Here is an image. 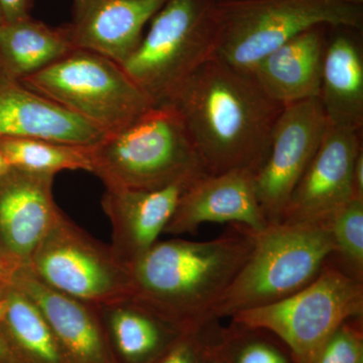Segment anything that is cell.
<instances>
[{
	"mask_svg": "<svg viewBox=\"0 0 363 363\" xmlns=\"http://www.w3.org/2000/svg\"><path fill=\"white\" fill-rule=\"evenodd\" d=\"M207 175L248 171L266 162L283 104L262 90L250 73L213 57L172 95Z\"/></svg>",
	"mask_w": 363,
	"mask_h": 363,
	"instance_id": "cell-1",
	"label": "cell"
},
{
	"mask_svg": "<svg viewBox=\"0 0 363 363\" xmlns=\"http://www.w3.org/2000/svg\"><path fill=\"white\" fill-rule=\"evenodd\" d=\"M255 233L231 224L211 240H157L130 266L133 298L183 331L204 326L250 257Z\"/></svg>",
	"mask_w": 363,
	"mask_h": 363,
	"instance_id": "cell-2",
	"label": "cell"
},
{
	"mask_svg": "<svg viewBox=\"0 0 363 363\" xmlns=\"http://www.w3.org/2000/svg\"><path fill=\"white\" fill-rule=\"evenodd\" d=\"M204 172L180 114L172 105L150 108L91 145V171L105 188L155 190Z\"/></svg>",
	"mask_w": 363,
	"mask_h": 363,
	"instance_id": "cell-3",
	"label": "cell"
},
{
	"mask_svg": "<svg viewBox=\"0 0 363 363\" xmlns=\"http://www.w3.org/2000/svg\"><path fill=\"white\" fill-rule=\"evenodd\" d=\"M333 250L328 226L269 224L255 233L250 257L215 305L211 320L290 297L319 276Z\"/></svg>",
	"mask_w": 363,
	"mask_h": 363,
	"instance_id": "cell-4",
	"label": "cell"
},
{
	"mask_svg": "<svg viewBox=\"0 0 363 363\" xmlns=\"http://www.w3.org/2000/svg\"><path fill=\"white\" fill-rule=\"evenodd\" d=\"M123 69L156 105L213 58L220 21L218 0H166Z\"/></svg>",
	"mask_w": 363,
	"mask_h": 363,
	"instance_id": "cell-5",
	"label": "cell"
},
{
	"mask_svg": "<svg viewBox=\"0 0 363 363\" xmlns=\"http://www.w3.org/2000/svg\"><path fill=\"white\" fill-rule=\"evenodd\" d=\"M215 56L250 73L281 45L319 25L363 30V6L350 0H218Z\"/></svg>",
	"mask_w": 363,
	"mask_h": 363,
	"instance_id": "cell-6",
	"label": "cell"
},
{
	"mask_svg": "<svg viewBox=\"0 0 363 363\" xmlns=\"http://www.w3.org/2000/svg\"><path fill=\"white\" fill-rule=\"evenodd\" d=\"M21 83L108 135L156 106L123 66L85 50H74Z\"/></svg>",
	"mask_w": 363,
	"mask_h": 363,
	"instance_id": "cell-7",
	"label": "cell"
},
{
	"mask_svg": "<svg viewBox=\"0 0 363 363\" xmlns=\"http://www.w3.org/2000/svg\"><path fill=\"white\" fill-rule=\"evenodd\" d=\"M359 317H363L362 281L328 262L312 283L290 297L229 319L272 332L298 363H311L343 322Z\"/></svg>",
	"mask_w": 363,
	"mask_h": 363,
	"instance_id": "cell-8",
	"label": "cell"
},
{
	"mask_svg": "<svg viewBox=\"0 0 363 363\" xmlns=\"http://www.w3.org/2000/svg\"><path fill=\"white\" fill-rule=\"evenodd\" d=\"M28 267L45 285L87 304L133 297L130 267L111 245L95 240L63 211Z\"/></svg>",
	"mask_w": 363,
	"mask_h": 363,
	"instance_id": "cell-9",
	"label": "cell"
},
{
	"mask_svg": "<svg viewBox=\"0 0 363 363\" xmlns=\"http://www.w3.org/2000/svg\"><path fill=\"white\" fill-rule=\"evenodd\" d=\"M330 128L319 97L286 105L272 133L266 162L253 175L255 193L269 224L286 203Z\"/></svg>",
	"mask_w": 363,
	"mask_h": 363,
	"instance_id": "cell-10",
	"label": "cell"
},
{
	"mask_svg": "<svg viewBox=\"0 0 363 363\" xmlns=\"http://www.w3.org/2000/svg\"><path fill=\"white\" fill-rule=\"evenodd\" d=\"M362 149V131L330 126L311 164L294 189L279 222L328 226L340 208L357 199L352 171Z\"/></svg>",
	"mask_w": 363,
	"mask_h": 363,
	"instance_id": "cell-11",
	"label": "cell"
},
{
	"mask_svg": "<svg viewBox=\"0 0 363 363\" xmlns=\"http://www.w3.org/2000/svg\"><path fill=\"white\" fill-rule=\"evenodd\" d=\"M54 177L9 168L0 175V257L13 271L30 264L62 210Z\"/></svg>",
	"mask_w": 363,
	"mask_h": 363,
	"instance_id": "cell-12",
	"label": "cell"
},
{
	"mask_svg": "<svg viewBox=\"0 0 363 363\" xmlns=\"http://www.w3.org/2000/svg\"><path fill=\"white\" fill-rule=\"evenodd\" d=\"M209 222L240 224L255 233L269 225L257 200L252 172L198 177L181 196L164 233H195Z\"/></svg>",
	"mask_w": 363,
	"mask_h": 363,
	"instance_id": "cell-13",
	"label": "cell"
},
{
	"mask_svg": "<svg viewBox=\"0 0 363 363\" xmlns=\"http://www.w3.org/2000/svg\"><path fill=\"white\" fill-rule=\"evenodd\" d=\"M204 172L155 190L106 188L101 205L112 225V250L130 266L164 233L181 196Z\"/></svg>",
	"mask_w": 363,
	"mask_h": 363,
	"instance_id": "cell-14",
	"label": "cell"
},
{
	"mask_svg": "<svg viewBox=\"0 0 363 363\" xmlns=\"http://www.w3.org/2000/svg\"><path fill=\"white\" fill-rule=\"evenodd\" d=\"M9 281L39 308L69 363H114L96 306L45 285L28 267L14 269Z\"/></svg>",
	"mask_w": 363,
	"mask_h": 363,
	"instance_id": "cell-15",
	"label": "cell"
},
{
	"mask_svg": "<svg viewBox=\"0 0 363 363\" xmlns=\"http://www.w3.org/2000/svg\"><path fill=\"white\" fill-rule=\"evenodd\" d=\"M166 0H72L68 23L76 49L111 59L119 65L140 45L143 28Z\"/></svg>",
	"mask_w": 363,
	"mask_h": 363,
	"instance_id": "cell-16",
	"label": "cell"
},
{
	"mask_svg": "<svg viewBox=\"0 0 363 363\" xmlns=\"http://www.w3.org/2000/svg\"><path fill=\"white\" fill-rule=\"evenodd\" d=\"M108 135L20 81L0 74V138L93 145Z\"/></svg>",
	"mask_w": 363,
	"mask_h": 363,
	"instance_id": "cell-17",
	"label": "cell"
},
{
	"mask_svg": "<svg viewBox=\"0 0 363 363\" xmlns=\"http://www.w3.org/2000/svg\"><path fill=\"white\" fill-rule=\"evenodd\" d=\"M362 30L329 28L319 99L332 128L362 131Z\"/></svg>",
	"mask_w": 363,
	"mask_h": 363,
	"instance_id": "cell-18",
	"label": "cell"
},
{
	"mask_svg": "<svg viewBox=\"0 0 363 363\" xmlns=\"http://www.w3.org/2000/svg\"><path fill=\"white\" fill-rule=\"evenodd\" d=\"M330 26L308 28L260 60L250 72L274 101L286 106L319 97Z\"/></svg>",
	"mask_w": 363,
	"mask_h": 363,
	"instance_id": "cell-19",
	"label": "cell"
},
{
	"mask_svg": "<svg viewBox=\"0 0 363 363\" xmlns=\"http://www.w3.org/2000/svg\"><path fill=\"white\" fill-rule=\"evenodd\" d=\"M96 307L114 363H156L185 332L133 297Z\"/></svg>",
	"mask_w": 363,
	"mask_h": 363,
	"instance_id": "cell-20",
	"label": "cell"
},
{
	"mask_svg": "<svg viewBox=\"0 0 363 363\" xmlns=\"http://www.w3.org/2000/svg\"><path fill=\"white\" fill-rule=\"evenodd\" d=\"M74 50L68 25L54 28L28 16L0 26V74L20 82Z\"/></svg>",
	"mask_w": 363,
	"mask_h": 363,
	"instance_id": "cell-21",
	"label": "cell"
},
{
	"mask_svg": "<svg viewBox=\"0 0 363 363\" xmlns=\"http://www.w3.org/2000/svg\"><path fill=\"white\" fill-rule=\"evenodd\" d=\"M0 326L26 363H69L39 308L11 281L0 289Z\"/></svg>",
	"mask_w": 363,
	"mask_h": 363,
	"instance_id": "cell-22",
	"label": "cell"
},
{
	"mask_svg": "<svg viewBox=\"0 0 363 363\" xmlns=\"http://www.w3.org/2000/svg\"><path fill=\"white\" fill-rule=\"evenodd\" d=\"M212 363H298L290 348L272 332L231 320L212 323Z\"/></svg>",
	"mask_w": 363,
	"mask_h": 363,
	"instance_id": "cell-23",
	"label": "cell"
},
{
	"mask_svg": "<svg viewBox=\"0 0 363 363\" xmlns=\"http://www.w3.org/2000/svg\"><path fill=\"white\" fill-rule=\"evenodd\" d=\"M0 152L9 168L55 176L62 171H91V145L43 138H0Z\"/></svg>",
	"mask_w": 363,
	"mask_h": 363,
	"instance_id": "cell-24",
	"label": "cell"
},
{
	"mask_svg": "<svg viewBox=\"0 0 363 363\" xmlns=\"http://www.w3.org/2000/svg\"><path fill=\"white\" fill-rule=\"evenodd\" d=\"M334 250L328 262L363 283V199H352L328 222Z\"/></svg>",
	"mask_w": 363,
	"mask_h": 363,
	"instance_id": "cell-25",
	"label": "cell"
},
{
	"mask_svg": "<svg viewBox=\"0 0 363 363\" xmlns=\"http://www.w3.org/2000/svg\"><path fill=\"white\" fill-rule=\"evenodd\" d=\"M311 363H363V317L343 322Z\"/></svg>",
	"mask_w": 363,
	"mask_h": 363,
	"instance_id": "cell-26",
	"label": "cell"
},
{
	"mask_svg": "<svg viewBox=\"0 0 363 363\" xmlns=\"http://www.w3.org/2000/svg\"><path fill=\"white\" fill-rule=\"evenodd\" d=\"M213 322L183 332L178 340L156 363H212L210 332Z\"/></svg>",
	"mask_w": 363,
	"mask_h": 363,
	"instance_id": "cell-27",
	"label": "cell"
},
{
	"mask_svg": "<svg viewBox=\"0 0 363 363\" xmlns=\"http://www.w3.org/2000/svg\"><path fill=\"white\" fill-rule=\"evenodd\" d=\"M35 2V0H0L4 21L11 23L30 16Z\"/></svg>",
	"mask_w": 363,
	"mask_h": 363,
	"instance_id": "cell-28",
	"label": "cell"
},
{
	"mask_svg": "<svg viewBox=\"0 0 363 363\" xmlns=\"http://www.w3.org/2000/svg\"><path fill=\"white\" fill-rule=\"evenodd\" d=\"M0 363H26L11 345L0 326Z\"/></svg>",
	"mask_w": 363,
	"mask_h": 363,
	"instance_id": "cell-29",
	"label": "cell"
},
{
	"mask_svg": "<svg viewBox=\"0 0 363 363\" xmlns=\"http://www.w3.org/2000/svg\"><path fill=\"white\" fill-rule=\"evenodd\" d=\"M352 186L354 198L363 199V149L358 152L353 164Z\"/></svg>",
	"mask_w": 363,
	"mask_h": 363,
	"instance_id": "cell-30",
	"label": "cell"
},
{
	"mask_svg": "<svg viewBox=\"0 0 363 363\" xmlns=\"http://www.w3.org/2000/svg\"><path fill=\"white\" fill-rule=\"evenodd\" d=\"M13 272V269L7 266L6 262L0 257V289L9 283Z\"/></svg>",
	"mask_w": 363,
	"mask_h": 363,
	"instance_id": "cell-31",
	"label": "cell"
},
{
	"mask_svg": "<svg viewBox=\"0 0 363 363\" xmlns=\"http://www.w3.org/2000/svg\"><path fill=\"white\" fill-rule=\"evenodd\" d=\"M9 169V164H6V160L2 156L1 152H0V175L6 173L7 169Z\"/></svg>",
	"mask_w": 363,
	"mask_h": 363,
	"instance_id": "cell-32",
	"label": "cell"
},
{
	"mask_svg": "<svg viewBox=\"0 0 363 363\" xmlns=\"http://www.w3.org/2000/svg\"><path fill=\"white\" fill-rule=\"evenodd\" d=\"M4 23H6V21H4V14H2L1 9H0V26Z\"/></svg>",
	"mask_w": 363,
	"mask_h": 363,
	"instance_id": "cell-33",
	"label": "cell"
}]
</instances>
